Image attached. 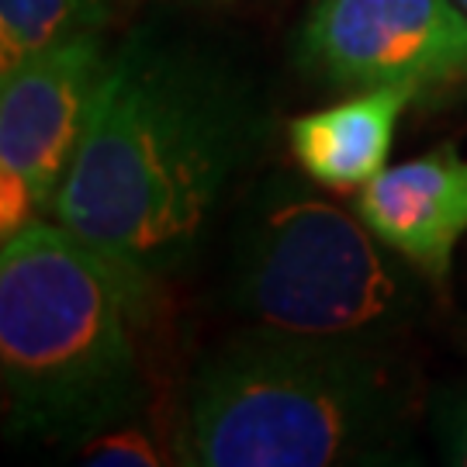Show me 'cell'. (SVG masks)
Returning <instances> with one entry per match:
<instances>
[{
  "mask_svg": "<svg viewBox=\"0 0 467 467\" xmlns=\"http://www.w3.org/2000/svg\"><path fill=\"white\" fill-rule=\"evenodd\" d=\"M409 433V388L370 343L250 326L191 381L184 464H388Z\"/></svg>",
  "mask_w": 467,
  "mask_h": 467,
  "instance_id": "cell-2",
  "label": "cell"
},
{
  "mask_svg": "<svg viewBox=\"0 0 467 467\" xmlns=\"http://www.w3.org/2000/svg\"><path fill=\"white\" fill-rule=\"evenodd\" d=\"M430 422L440 457L447 464L467 467V381L436 395Z\"/></svg>",
  "mask_w": 467,
  "mask_h": 467,
  "instance_id": "cell-11",
  "label": "cell"
},
{
  "mask_svg": "<svg viewBox=\"0 0 467 467\" xmlns=\"http://www.w3.org/2000/svg\"><path fill=\"white\" fill-rule=\"evenodd\" d=\"M108 56L100 35L35 56L0 77V233L52 218Z\"/></svg>",
  "mask_w": 467,
  "mask_h": 467,
  "instance_id": "cell-6",
  "label": "cell"
},
{
  "mask_svg": "<svg viewBox=\"0 0 467 467\" xmlns=\"http://www.w3.org/2000/svg\"><path fill=\"white\" fill-rule=\"evenodd\" d=\"M129 284L56 218L0 250V381L7 430L80 447L142 401Z\"/></svg>",
  "mask_w": 467,
  "mask_h": 467,
  "instance_id": "cell-3",
  "label": "cell"
},
{
  "mask_svg": "<svg viewBox=\"0 0 467 467\" xmlns=\"http://www.w3.org/2000/svg\"><path fill=\"white\" fill-rule=\"evenodd\" d=\"M298 67L333 90L409 87L416 98L467 87V11L457 0H312Z\"/></svg>",
  "mask_w": 467,
  "mask_h": 467,
  "instance_id": "cell-5",
  "label": "cell"
},
{
  "mask_svg": "<svg viewBox=\"0 0 467 467\" xmlns=\"http://www.w3.org/2000/svg\"><path fill=\"white\" fill-rule=\"evenodd\" d=\"M260 139L264 115L235 69L135 28L104 63L52 218L146 301L191 264Z\"/></svg>",
  "mask_w": 467,
  "mask_h": 467,
  "instance_id": "cell-1",
  "label": "cell"
},
{
  "mask_svg": "<svg viewBox=\"0 0 467 467\" xmlns=\"http://www.w3.org/2000/svg\"><path fill=\"white\" fill-rule=\"evenodd\" d=\"M422 284L357 212L270 173L239 212L225 291L250 326L374 347L412 326Z\"/></svg>",
  "mask_w": 467,
  "mask_h": 467,
  "instance_id": "cell-4",
  "label": "cell"
},
{
  "mask_svg": "<svg viewBox=\"0 0 467 467\" xmlns=\"http://www.w3.org/2000/svg\"><path fill=\"white\" fill-rule=\"evenodd\" d=\"M77 451H80V461H84V464H108V467L170 464V457H163V447L152 440V433L139 430V426H129V422L90 436Z\"/></svg>",
  "mask_w": 467,
  "mask_h": 467,
  "instance_id": "cell-10",
  "label": "cell"
},
{
  "mask_svg": "<svg viewBox=\"0 0 467 467\" xmlns=\"http://www.w3.org/2000/svg\"><path fill=\"white\" fill-rule=\"evenodd\" d=\"M108 0H0V77L35 56L100 35Z\"/></svg>",
  "mask_w": 467,
  "mask_h": 467,
  "instance_id": "cell-9",
  "label": "cell"
},
{
  "mask_svg": "<svg viewBox=\"0 0 467 467\" xmlns=\"http://www.w3.org/2000/svg\"><path fill=\"white\" fill-rule=\"evenodd\" d=\"M353 212L384 246L433 284H447L467 233V160L453 146L384 167L357 191Z\"/></svg>",
  "mask_w": 467,
  "mask_h": 467,
  "instance_id": "cell-7",
  "label": "cell"
},
{
  "mask_svg": "<svg viewBox=\"0 0 467 467\" xmlns=\"http://www.w3.org/2000/svg\"><path fill=\"white\" fill-rule=\"evenodd\" d=\"M457 4H461V7H464V11H467V0H457Z\"/></svg>",
  "mask_w": 467,
  "mask_h": 467,
  "instance_id": "cell-12",
  "label": "cell"
},
{
  "mask_svg": "<svg viewBox=\"0 0 467 467\" xmlns=\"http://www.w3.org/2000/svg\"><path fill=\"white\" fill-rule=\"evenodd\" d=\"M412 100L419 98L409 87H374L333 108L298 115L287 129L295 163L312 184L357 194L388 167L399 118Z\"/></svg>",
  "mask_w": 467,
  "mask_h": 467,
  "instance_id": "cell-8",
  "label": "cell"
}]
</instances>
